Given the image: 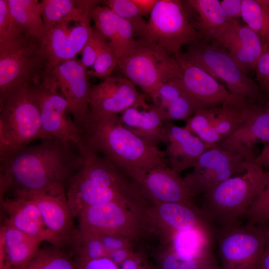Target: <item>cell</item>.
Returning a JSON list of instances; mask_svg holds the SVG:
<instances>
[{
    "mask_svg": "<svg viewBox=\"0 0 269 269\" xmlns=\"http://www.w3.org/2000/svg\"><path fill=\"white\" fill-rule=\"evenodd\" d=\"M72 143L58 139L25 145L0 163V198L9 191L67 190L83 161ZM73 144V143H72Z\"/></svg>",
    "mask_w": 269,
    "mask_h": 269,
    "instance_id": "cell-1",
    "label": "cell"
},
{
    "mask_svg": "<svg viewBox=\"0 0 269 269\" xmlns=\"http://www.w3.org/2000/svg\"><path fill=\"white\" fill-rule=\"evenodd\" d=\"M82 136L84 148L107 157L137 186L153 168L169 164L164 150L125 128L119 115L90 114Z\"/></svg>",
    "mask_w": 269,
    "mask_h": 269,
    "instance_id": "cell-2",
    "label": "cell"
},
{
    "mask_svg": "<svg viewBox=\"0 0 269 269\" xmlns=\"http://www.w3.org/2000/svg\"><path fill=\"white\" fill-rule=\"evenodd\" d=\"M82 163L66 191L75 219L85 208L112 201H142L138 186L109 159L85 148Z\"/></svg>",
    "mask_w": 269,
    "mask_h": 269,
    "instance_id": "cell-3",
    "label": "cell"
},
{
    "mask_svg": "<svg viewBox=\"0 0 269 269\" xmlns=\"http://www.w3.org/2000/svg\"><path fill=\"white\" fill-rule=\"evenodd\" d=\"M268 172L251 162L243 172L234 175L203 195L200 208L215 228L238 225L267 181Z\"/></svg>",
    "mask_w": 269,
    "mask_h": 269,
    "instance_id": "cell-4",
    "label": "cell"
},
{
    "mask_svg": "<svg viewBox=\"0 0 269 269\" xmlns=\"http://www.w3.org/2000/svg\"><path fill=\"white\" fill-rule=\"evenodd\" d=\"M46 139L31 86L22 85L0 107V163L32 141Z\"/></svg>",
    "mask_w": 269,
    "mask_h": 269,
    "instance_id": "cell-5",
    "label": "cell"
},
{
    "mask_svg": "<svg viewBox=\"0 0 269 269\" xmlns=\"http://www.w3.org/2000/svg\"><path fill=\"white\" fill-rule=\"evenodd\" d=\"M46 66L40 40L29 35L0 44V107L18 87L40 82Z\"/></svg>",
    "mask_w": 269,
    "mask_h": 269,
    "instance_id": "cell-6",
    "label": "cell"
},
{
    "mask_svg": "<svg viewBox=\"0 0 269 269\" xmlns=\"http://www.w3.org/2000/svg\"><path fill=\"white\" fill-rule=\"evenodd\" d=\"M143 201H112L84 209L77 216L78 228L96 234L121 235L136 243L147 233Z\"/></svg>",
    "mask_w": 269,
    "mask_h": 269,
    "instance_id": "cell-7",
    "label": "cell"
},
{
    "mask_svg": "<svg viewBox=\"0 0 269 269\" xmlns=\"http://www.w3.org/2000/svg\"><path fill=\"white\" fill-rule=\"evenodd\" d=\"M201 38L191 22L184 0H158L139 40L176 56L183 46Z\"/></svg>",
    "mask_w": 269,
    "mask_h": 269,
    "instance_id": "cell-8",
    "label": "cell"
},
{
    "mask_svg": "<svg viewBox=\"0 0 269 269\" xmlns=\"http://www.w3.org/2000/svg\"><path fill=\"white\" fill-rule=\"evenodd\" d=\"M137 41L118 62L132 82L150 96L163 84L181 78L182 71L175 58L156 44Z\"/></svg>",
    "mask_w": 269,
    "mask_h": 269,
    "instance_id": "cell-9",
    "label": "cell"
},
{
    "mask_svg": "<svg viewBox=\"0 0 269 269\" xmlns=\"http://www.w3.org/2000/svg\"><path fill=\"white\" fill-rule=\"evenodd\" d=\"M180 55L196 65L214 77L224 82L232 94L240 95L263 103L269 102L260 87L244 74L231 58L227 50L211 44L203 38L189 45Z\"/></svg>",
    "mask_w": 269,
    "mask_h": 269,
    "instance_id": "cell-10",
    "label": "cell"
},
{
    "mask_svg": "<svg viewBox=\"0 0 269 269\" xmlns=\"http://www.w3.org/2000/svg\"><path fill=\"white\" fill-rule=\"evenodd\" d=\"M220 269H261L263 252L269 244L267 224H246L215 228Z\"/></svg>",
    "mask_w": 269,
    "mask_h": 269,
    "instance_id": "cell-11",
    "label": "cell"
},
{
    "mask_svg": "<svg viewBox=\"0 0 269 269\" xmlns=\"http://www.w3.org/2000/svg\"><path fill=\"white\" fill-rule=\"evenodd\" d=\"M87 69L80 60L74 58L62 62L45 72L41 81L56 89L67 101L73 121L79 132L86 130L89 118L91 85Z\"/></svg>",
    "mask_w": 269,
    "mask_h": 269,
    "instance_id": "cell-12",
    "label": "cell"
},
{
    "mask_svg": "<svg viewBox=\"0 0 269 269\" xmlns=\"http://www.w3.org/2000/svg\"><path fill=\"white\" fill-rule=\"evenodd\" d=\"M251 162L242 154L216 145L200 156L192 171L183 178L194 197L243 172Z\"/></svg>",
    "mask_w": 269,
    "mask_h": 269,
    "instance_id": "cell-13",
    "label": "cell"
},
{
    "mask_svg": "<svg viewBox=\"0 0 269 269\" xmlns=\"http://www.w3.org/2000/svg\"><path fill=\"white\" fill-rule=\"evenodd\" d=\"M31 86L47 139H58L72 143L83 152L84 144L82 136L73 121L66 99L56 89L41 81Z\"/></svg>",
    "mask_w": 269,
    "mask_h": 269,
    "instance_id": "cell-14",
    "label": "cell"
},
{
    "mask_svg": "<svg viewBox=\"0 0 269 269\" xmlns=\"http://www.w3.org/2000/svg\"><path fill=\"white\" fill-rule=\"evenodd\" d=\"M243 97L237 106L242 111L236 130L217 145L243 155L253 161L254 148L260 142H269V104Z\"/></svg>",
    "mask_w": 269,
    "mask_h": 269,
    "instance_id": "cell-15",
    "label": "cell"
},
{
    "mask_svg": "<svg viewBox=\"0 0 269 269\" xmlns=\"http://www.w3.org/2000/svg\"><path fill=\"white\" fill-rule=\"evenodd\" d=\"M144 219L147 233L156 235L162 245L181 231L196 227L215 229L200 208L179 203L149 204L144 210Z\"/></svg>",
    "mask_w": 269,
    "mask_h": 269,
    "instance_id": "cell-16",
    "label": "cell"
},
{
    "mask_svg": "<svg viewBox=\"0 0 269 269\" xmlns=\"http://www.w3.org/2000/svg\"><path fill=\"white\" fill-rule=\"evenodd\" d=\"M91 19L90 16L81 21L62 22L44 30L40 40L47 59L44 73L81 53L93 32Z\"/></svg>",
    "mask_w": 269,
    "mask_h": 269,
    "instance_id": "cell-17",
    "label": "cell"
},
{
    "mask_svg": "<svg viewBox=\"0 0 269 269\" xmlns=\"http://www.w3.org/2000/svg\"><path fill=\"white\" fill-rule=\"evenodd\" d=\"M149 107L144 96L128 78L110 76L91 86L90 114L119 115L130 108L147 110Z\"/></svg>",
    "mask_w": 269,
    "mask_h": 269,
    "instance_id": "cell-18",
    "label": "cell"
},
{
    "mask_svg": "<svg viewBox=\"0 0 269 269\" xmlns=\"http://www.w3.org/2000/svg\"><path fill=\"white\" fill-rule=\"evenodd\" d=\"M179 54L175 58L182 71L181 84L199 109L225 104H238L243 96L232 94L205 70L184 59Z\"/></svg>",
    "mask_w": 269,
    "mask_h": 269,
    "instance_id": "cell-19",
    "label": "cell"
},
{
    "mask_svg": "<svg viewBox=\"0 0 269 269\" xmlns=\"http://www.w3.org/2000/svg\"><path fill=\"white\" fill-rule=\"evenodd\" d=\"M242 118L239 107L225 104L198 110L184 128L204 142L215 146L236 130Z\"/></svg>",
    "mask_w": 269,
    "mask_h": 269,
    "instance_id": "cell-20",
    "label": "cell"
},
{
    "mask_svg": "<svg viewBox=\"0 0 269 269\" xmlns=\"http://www.w3.org/2000/svg\"><path fill=\"white\" fill-rule=\"evenodd\" d=\"M12 198L0 199L3 221L30 236L53 246L65 248L64 243L46 227L35 203L20 193H13Z\"/></svg>",
    "mask_w": 269,
    "mask_h": 269,
    "instance_id": "cell-21",
    "label": "cell"
},
{
    "mask_svg": "<svg viewBox=\"0 0 269 269\" xmlns=\"http://www.w3.org/2000/svg\"><path fill=\"white\" fill-rule=\"evenodd\" d=\"M138 186L149 204L173 203L196 206L184 178L168 165L153 168Z\"/></svg>",
    "mask_w": 269,
    "mask_h": 269,
    "instance_id": "cell-22",
    "label": "cell"
},
{
    "mask_svg": "<svg viewBox=\"0 0 269 269\" xmlns=\"http://www.w3.org/2000/svg\"><path fill=\"white\" fill-rule=\"evenodd\" d=\"M215 41L227 50L244 74L247 75L255 70L263 45L258 35L246 24L238 19L232 20Z\"/></svg>",
    "mask_w": 269,
    "mask_h": 269,
    "instance_id": "cell-23",
    "label": "cell"
},
{
    "mask_svg": "<svg viewBox=\"0 0 269 269\" xmlns=\"http://www.w3.org/2000/svg\"><path fill=\"white\" fill-rule=\"evenodd\" d=\"M16 193V192H14ZM30 198L37 206L48 229L64 243L75 229L66 190L58 188L36 192H17Z\"/></svg>",
    "mask_w": 269,
    "mask_h": 269,
    "instance_id": "cell-24",
    "label": "cell"
},
{
    "mask_svg": "<svg viewBox=\"0 0 269 269\" xmlns=\"http://www.w3.org/2000/svg\"><path fill=\"white\" fill-rule=\"evenodd\" d=\"M165 127L167 141L164 151L170 167L178 174L193 168L200 156L214 146L170 121H165Z\"/></svg>",
    "mask_w": 269,
    "mask_h": 269,
    "instance_id": "cell-25",
    "label": "cell"
},
{
    "mask_svg": "<svg viewBox=\"0 0 269 269\" xmlns=\"http://www.w3.org/2000/svg\"><path fill=\"white\" fill-rule=\"evenodd\" d=\"M43 242L2 221L0 229V269L25 265L37 254Z\"/></svg>",
    "mask_w": 269,
    "mask_h": 269,
    "instance_id": "cell-26",
    "label": "cell"
},
{
    "mask_svg": "<svg viewBox=\"0 0 269 269\" xmlns=\"http://www.w3.org/2000/svg\"><path fill=\"white\" fill-rule=\"evenodd\" d=\"M180 79L163 84L150 95L165 121H187L199 109L183 89Z\"/></svg>",
    "mask_w": 269,
    "mask_h": 269,
    "instance_id": "cell-27",
    "label": "cell"
},
{
    "mask_svg": "<svg viewBox=\"0 0 269 269\" xmlns=\"http://www.w3.org/2000/svg\"><path fill=\"white\" fill-rule=\"evenodd\" d=\"M122 124L134 134L152 144L167 143L165 121L154 105L147 110L130 108L119 115Z\"/></svg>",
    "mask_w": 269,
    "mask_h": 269,
    "instance_id": "cell-28",
    "label": "cell"
},
{
    "mask_svg": "<svg viewBox=\"0 0 269 269\" xmlns=\"http://www.w3.org/2000/svg\"><path fill=\"white\" fill-rule=\"evenodd\" d=\"M193 27L208 42L215 41L231 21L218 0H184Z\"/></svg>",
    "mask_w": 269,
    "mask_h": 269,
    "instance_id": "cell-29",
    "label": "cell"
},
{
    "mask_svg": "<svg viewBox=\"0 0 269 269\" xmlns=\"http://www.w3.org/2000/svg\"><path fill=\"white\" fill-rule=\"evenodd\" d=\"M42 16L44 30L65 22L81 21L92 16L100 1L93 0H42Z\"/></svg>",
    "mask_w": 269,
    "mask_h": 269,
    "instance_id": "cell-30",
    "label": "cell"
},
{
    "mask_svg": "<svg viewBox=\"0 0 269 269\" xmlns=\"http://www.w3.org/2000/svg\"><path fill=\"white\" fill-rule=\"evenodd\" d=\"M215 229L196 227L176 233L167 245L176 253L194 257L212 251Z\"/></svg>",
    "mask_w": 269,
    "mask_h": 269,
    "instance_id": "cell-31",
    "label": "cell"
},
{
    "mask_svg": "<svg viewBox=\"0 0 269 269\" xmlns=\"http://www.w3.org/2000/svg\"><path fill=\"white\" fill-rule=\"evenodd\" d=\"M155 261L154 269H220L213 250L191 257L176 253L169 245H163Z\"/></svg>",
    "mask_w": 269,
    "mask_h": 269,
    "instance_id": "cell-32",
    "label": "cell"
},
{
    "mask_svg": "<svg viewBox=\"0 0 269 269\" xmlns=\"http://www.w3.org/2000/svg\"><path fill=\"white\" fill-rule=\"evenodd\" d=\"M9 11L23 29L40 40L44 33L41 1L37 0H7Z\"/></svg>",
    "mask_w": 269,
    "mask_h": 269,
    "instance_id": "cell-33",
    "label": "cell"
},
{
    "mask_svg": "<svg viewBox=\"0 0 269 269\" xmlns=\"http://www.w3.org/2000/svg\"><path fill=\"white\" fill-rule=\"evenodd\" d=\"M73 258L95 259L108 257V253L96 234L76 227L65 248Z\"/></svg>",
    "mask_w": 269,
    "mask_h": 269,
    "instance_id": "cell-34",
    "label": "cell"
},
{
    "mask_svg": "<svg viewBox=\"0 0 269 269\" xmlns=\"http://www.w3.org/2000/svg\"><path fill=\"white\" fill-rule=\"evenodd\" d=\"M241 18L263 45L269 43V0H243Z\"/></svg>",
    "mask_w": 269,
    "mask_h": 269,
    "instance_id": "cell-35",
    "label": "cell"
},
{
    "mask_svg": "<svg viewBox=\"0 0 269 269\" xmlns=\"http://www.w3.org/2000/svg\"><path fill=\"white\" fill-rule=\"evenodd\" d=\"M12 269H76L72 255L64 248L52 245L41 248L25 265Z\"/></svg>",
    "mask_w": 269,
    "mask_h": 269,
    "instance_id": "cell-36",
    "label": "cell"
},
{
    "mask_svg": "<svg viewBox=\"0 0 269 269\" xmlns=\"http://www.w3.org/2000/svg\"><path fill=\"white\" fill-rule=\"evenodd\" d=\"M105 3L116 14L131 24L134 36H141L147 21L132 0H108Z\"/></svg>",
    "mask_w": 269,
    "mask_h": 269,
    "instance_id": "cell-37",
    "label": "cell"
},
{
    "mask_svg": "<svg viewBox=\"0 0 269 269\" xmlns=\"http://www.w3.org/2000/svg\"><path fill=\"white\" fill-rule=\"evenodd\" d=\"M263 189L250 205L245 217L246 224L256 225L267 224L269 220V171Z\"/></svg>",
    "mask_w": 269,
    "mask_h": 269,
    "instance_id": "cell-38",
    "label": "cell"
},
{
    "mask_svg": "<svg viewBox=\"0 0 269 269\" xmlns=\"http://www.w3.org/2000/svg\"><path fill=\"white\" fill-rule=\"evenodd\" d=\"M27 34L11 15L7 0H0V44L16 40Z\"/></svg>",
    "mask_w": 269,
    "mask_h": 269,
    "instance_id": "cell-39",
    "label": "cell"
},
{
    "mask_svg": "<svg viewBox=\"0 0 269 269\" xmlns=\"http://www.w3.org/2000/svg\"><path fill=\"white\" fill-rule=\"evenodd\" d=\"M118 59L115 49L108 41L99 53L91 69L87 70V75L104 79L108 78L118 65Z\"/></svg>",
    "mask_w": 269,
    "mask_h": 269,
    "instance_id": "cell-40",
    "label": "cell"
},
{
    "mask_svg": "<svg viewBox=\"0 0 269 269\" xmlns=\"http://www.w3.org/2000/svg\"><path fill=\"white\" fill-rule=\"evenodd\" d=\"M107 42L100 31L93 26L92 33L81 53L80 61L86 69L93 66L99 53Z\"/></svg>",
    "mask_w": 269,
    "mask_h": 269,
    "instance_id": "cell-41",
    "label": "cell"
},
{
    "mask_svg": "<svg viewBox=\"0 0 269 269\" xmlns=\"http://www.w3.org/2000/svg\"><path fill=\"white\" fill-rule=\"evenodd\" d=\"M255 70L256 83L269 101V43L263 45Z\"/></svg>",
    "mask_w": 269,
    "mask_h": 269,
    "instance_id": "cell-42",
    "label": "cell"
},
{
    "mask_svg": "<svg viewBox=\"0 0 269 269\" xmlns=\"http://www.w3.org/2000/svg\"><path fill=\"white\" fill-rule=\"evenodd\" d=\"M96 234L99 237L108 255L110 252L118 249L134 247L135 243L124 236L108 233Z\"/></svg>",
    "mask_w": 269,
    "mask_h": 269,
    "instance_id": "cell-43",
    "label": "cell"
},
{
    "mask_svg": "<svg viewBox=\"0 0 269 269\" xmlns=\"http://www.w3.org/2000/svg\"><path fill=\"white\" fill-rule=\"evenodd\" d=\"M76 269H121L109 257L95 259L73 258Z\"/></svg>",
    "mask_w": 269,
    "mask_h": 269,
    "instance_id": "cell-44",
    "label": "cell"
},
{
    "mask_svg": "<svg viewBox=\"0 0 269 269\" xmlns=\"http://www.w3.org/2000/svg\"><path fill=\"white\" fill-rule=\"evenodd\" d=\"M243 0H222L220 1L221 6L227 16L231 19H238L241 17Z\"/></svg>",
    "mask_w": 269,
    "mask_h": 269,
    "instance_id": "cell-45",
    "label": "cell"
},
{
    "mask_svg": "<svg viewBox=\"0 0 269 269\" xmlns=\"http://www.w3.org/2000/svg\"><path fill=\"white\" fill-rule=\"evenodd\" d=\"M134 252V247L122 248L110 252L108 257L120 267Z\"/></svg>",
    "mask_w": 269,
    "mask_h": 269,
    "instance_id": "cell-46",
    "label": "cell"
},
{
    "mask_svg": "<svg viewBox=\"0 0 269 269\" xmlns=\"http://www.w3.org/2000/svg\"><path fill=\"white\" fill-rule=\"evenodd\" d=\"M143 16L150 14L158 0H132Z\"/></svg>",
    "mask_w": 269,
    "mask_h": 269,
    "instance_id": "cell-47",
    "label": "cell"
},
{
    "mask_svg": "<svg viewBox=\"0 0 269 269\" xmlns=\"http://www.w3.org/2000/svg\"><path fill=\"white\" fill-rule=\"evenodd\" d=\"M253 162L264 169L269 168V142L266 143L261 152L256 156Z\"/></svg>",
    "mask_w": 269,
    "mask_h": 269,
    "instance_id": "cell-48",
    "label": "cell"
},
{
    "mask_svg": "<svg viewBox=\"0 0 269 269\" xmlns=\"http://www.w3.org/2000/svg\"><path fill=\"white\" fill-rule=\"evenodd\" d=\"M261 269H269V244L263 252L261 261Z\"/></svg>",
    "mask_w": 269,
    "mask_h": 269,
    "instance_id": "cell-49",
    "label": "cell"
},
{
    "mask_svg": "<svg viewBox=\"0 0 269 269\" xmlns=\"http://www.w3.org/2000/svg\"></svg>",
    "mask_w": 269,
    "mask_h": 269,
    "instance_id": "cell-50",
    "label": "cell"
}]
</instances>
